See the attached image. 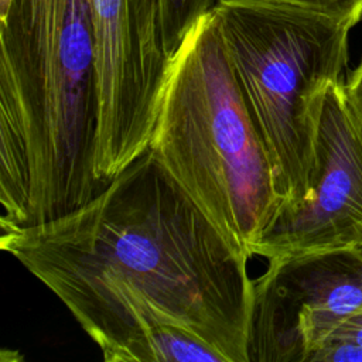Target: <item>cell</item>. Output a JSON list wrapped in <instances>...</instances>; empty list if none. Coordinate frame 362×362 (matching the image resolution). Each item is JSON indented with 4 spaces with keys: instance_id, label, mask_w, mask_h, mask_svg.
Masks as SVG:
<instances>
[{
    "instance_id": "9",
    "label": "cell",
    "mask_w": 362,
    "mask_h": 362,
    "mask_svg": "<svg viewBox=\"0 0 362 362\" xmlns=\"http://www.w3.org/2000/svg\"><path fill=\"white\" fill-rule=\"evenodd\" d=\"M335 345H355L362 346V307L349 314L329 335L325 344L320 348ZM318 349V351H320Z\"/></svg>"
},
{
    "instance_id": "7",
    "label": "cell",
    "mask_w": 362,
    "mask_h": 362,
    "mask_svg": "<svg viewBox=\"0 0 362 362\" xmlns=\"http://www.w3.org/2000/svg\"><path fill=\"white\" fill-rule=\"evenodd\" d=\"M215 3L216 0H160L164 47L171 59L187 33Z\"/></svg>"
},
{
    "instance_id": "8",
    "label": "cell",
    "mask_w": 362,
    "mask_h": 362,
    "mask_svg": "<svg viewBox=\"0 0 362 362\" xmlns=\"http://www.w3.org/2000/svg\"><path fill=\"white\" fill-rule=\"evenodd\" d=\"M281 3L318 11L334 18L342 20L352 27L362 20V0H259Z\"/></svg>"
},
{
    "instance_id": "10",
    "label": "cell",
    "mask_w": 362,
    "mask_h": 362,
    "mask_svg": "<svg viewBox=\"0 0 362 362\" xmlns=\"http://www.w3.org/2000/svg\"><path fill=\"white\" fill-rule=\"evenodd\" d=\"M346 103L362 127V59L348 74L346 79H342Z\"/></svg>"
},
{
    "instance_id": "3",
    "label": "cell",
    "mask_w": 362,
    "mask_h": 362,
    "mask_svg": "<svg viewBox=\"0 0 362 362\" xmlns=\"http://www.w3.org/2000/svg\"><path fill=\"white\" fill-rule=\"evenodd\" d=\"M211 11L273 163L283 214L291 212L310 195L321 107L348 64L352 25L259 0H216Z\"/></svg>"
},
{
    "instance_id": "4",
    "label": "cell",
    "mask_w": 362,
    "mask_h": 362,
    "mask_svg": "<svg viewBox=\"0 0 362 362\" xmlns=\"http://www.w3.org/2000/svg\"><path fill=\"white\" fill-rule=\"evenodd\" d=\"M99 89L95 174L109 184L150 146L171 58L160 0H90Z\"/></svg>"
},
{
    "instance_id": "11",
    "label": "cell",
    "mask_w": 362,
    "mask_h": 362,
    "mask_svg": "<svg viewBox=\"0 0 362 362\" xmlns=\"http://www.w3.org/2000/svg\"><path fill=\"white\" fill-rule=\"evenodd\" d=\"M310 362H362V346L335 345L317 351Z\"/></svg>"
},
{
    "instance_id": "6",
    "label": "cell",
    "mask_w": 362,
    "mask_h": 362,
    "mask_svg": "<svg viewBox=\"0 0 362 362\" xmlns=\"http://www.w3.org/2000/svg\"><path fill=\"white\" fill-rule=\"evenodd\" d=\"M362 249V127L352 115L342 79L325 92L308 198L283 214L256 246L267 262Z\"/></svg>"
},
{
    "instance_id": "5",
    "label": "cell",
    "mask_w": 362,
    "mask_h": 362,
    "mask_svg": "<svg viewBox=\"0 0 362 362\" xmlns=\"http://www.w3.org/2000/svg\"><path fill=\"white\" fill-rule=\"evenodd\" d=\"M362 307V249L267 262L255 280L250 362H310L335 328Z\"/></svg>"
},
{
    "instance_id": "2",
    "label": "cell",
    "mask_w": 362,
    "mask_h": 362,
    "mask_svg": "<svg viewBox=\"0 0 362 362\" xmlns=\"http://www.w3.org/2000/svg\"><path fill=\"white\" fill-rule=\"evenodd\" d=\"M148 148L221 233L255 256L284 202L212 11L170 62Z\"/></svg>"
},
{
    "instance_id": "1",
    "label": "cell",
    "mask_w": 362,
    "mask_h": 362,
    "mask_svg": "<svg viewBox=\"0 0 362 362\" xmlns=\"http://www.w3.org/2000/svg\"><path fill=\"white\" fill-rule=\"evenodd\" d=\"M106 362H143L153 334L182 329L223 362H250L255 280L236 249L150 148L88 204L0 230Z\"/></svg>"
}]
</instances>
